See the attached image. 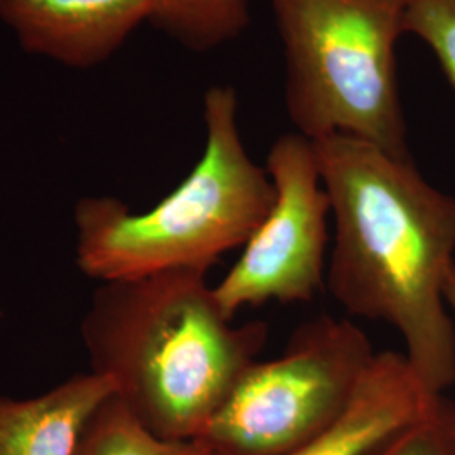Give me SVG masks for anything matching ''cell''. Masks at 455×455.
Wrapping results in <instances>:
<instances>
[{"mask_svg":"<svg viewBox=\"0 0 455 455\" xmlns=\"http://www.w3.org/2000/svg\"><path fill=\"white\" fill-rule=\"evenodd\" d=\"M334 220L325 285L353 315L385 321L435 396L455 383L445 285L455 265V197L410 159L347 135L314 142Z\"/></svg>","mask_w":455,"mask_h":455,"instance_id":"6da1fadb","label":"cell"},{"mask_svg":"<svg viewBox=\"0 0 455 455\" xmlns=\"http://www.w3.org/2000/svg\"><path fill=\"white\" fill-rule=\"evenodd\" d=\"M206 275L105 282L83 321L92 373L163 439H197L268 336L263 323L231 324Z\"/></svg>","mask_w":455,"mask_h":455,"instance_id":"7a4b0ae2","label":"cell"},{"mask_svg":"<svg viewBox=\"0 0 455 455\" xmlns=\"http://www.w3.org/2000/svg\"><path fill=\"white\" fill-rule=\"evenodd\" d=\"M206 146L180 186L147 212H131L114 197L76 204V257L86 275L129 280L169 270L212 268L244 246L270 212L275 188L267 167L248 156L231 86L204 95Z\"/></svg>","mask_w":455,"mask_h":455,"instance_id":"3957f363","label":"cell"},{"mask_svg":"<svg viewBox=\"0 0 455 455\" xmlns=\"http://www.w3.org/2000/svg\"><path fill=\"white\" fill-rule=\"evenodd\" d=\"M283 43L285 103L312 142L347 135L410 159L396 84L407 0H270Z\"/></svg>","mask_w":455,"mask_h":455,"instance_id":"277c9868","label":"cell"},{"mask_svg":"<svg viewBox=\"0 0 455 455\" xmlns=\"http://www.w3.org/2000/svg\"><path fill=\"white\" fill-rule=\"evenodd\" d=\"M376 353L347 319L299 327L280 358L253 361L199 440L212 455H289L334 422Z\"/></svg>","mask_w":455,"mask_h":455,"instance_id":"5b68a950","label":"cell"},{"mask_svg":"<svg viewBox=\"0 0 455 455\" xmlns=\"http://www.w3.org/2000/svg\"><path fill=\"white\" fill-rule=\"evenodd\" d=\"M275 199L243 253L212 287L225 315L244 306L312 302L325 285L331 214L314 142L300 133L275 140L267 156Z\"/></svg>","mask_w":455,"mask_h":455,"instance_id":"8992f818","label":"cell"},{"mask_svg":"<svg viewBox=\"0 0 455 455\" xmlns=\"http://www.w3.org/2000/svg\"><path fill=\"white\" fill-rule=\"evenodd\" d=\"M152 7L154 0H0V20L28 52L83 69L107 61Z\"/></svg>","mask_w":455,"mask_h":455,"instance_id":"52a82bcc","label":"cell"},{"mask_svg":"<svg viewBox=\"0 0 455 455\" xmlns=\"http://www.w3.org/2000/svg\"><path fill=\"white\" fill-rule=\"evenodd\" d=\"M442 396L425 390L403 353H376L341 415L289 455H368L434 413Z\"/></svg>","mask_w":455,"mask_h":455,"instance_id":"ba28073f","label":"cell"},{"mask_svg":"<svg viewBox=\"0 0 455 455\" xmlns=\"http://www.w3.org/2000/svg\"><path fill=\"white\" fill-rule=\"evenodd\" d=\"M114 395L110 379L90 373L29 400L0 396V455H75L90 419Z\"/></svg>","mask_w":455,"mask_h":455,"instance_id":"9c48e42d","label":"cell"},{"mask_svg":"<svg viewBox=\"0 0 455 455\" xmlns=\"http://www.w3.org/2000/svg\"><path fill=\"white\" fill-rule=\"evenodd\" d=\"M148 20L193 51H210L243 33L248 0H154Z\"/></svg>","mask_w":455,"mask_h":455,"instance_id":"30bf717a","label":"cell"},{"mask_svg":"<svg viewBox=\"0 0 455 455\" xmlns=\"http://www.w3.org/2000/svg\"><path fill=\"white\" fill-rule=\"evenodd\" d=\"M75 455H212L199 440L163 439L110 396L90 419Z\"/></svg>","mask_w":455,"mask_h":455,"instance_id":"8fae6325","label":"cell"},{"mask_svg":"<svg viewBox=\"0 0 455 455\" xmlns=\"http://www.w3.org/2000/svg\"><path fill=\"white\" fill-rule=\"evenodd\" d=\"M405 33L430 46L455 88V0H407Z\"/></svg>","mask_w":455,"mask_h":455,"instance_id":"7c38bea8","label":"cell"},{"mask_svg":"<svg viewBox=\"0 0 455 455\" xmlns=\"http://www.w3.org/2000/svg\"><path fill=\"white\" fill-rule=\"evenodd\" d=\"M368 455H455V411L443 400L439 408L385 440Z\"/></svg>","mask_w":455,"mask_h":455,"instance_id":"4fadbf2b","label":"cell"},{"mask_svg":"<svg viewBox=\"0 0 455 455\" xmlns=\"http://www.w3.org/2000/svg\"><path fill=\"white\" fill-rule=\"evenodd\" d=\"M445 300H447L449 309L455 312V265L449 275V280H447V285H445Z\"/></svg>","mask_w":455,"mask_h":455,"instance_id":"5bb4252c","label":"cell"}]
</instances>
